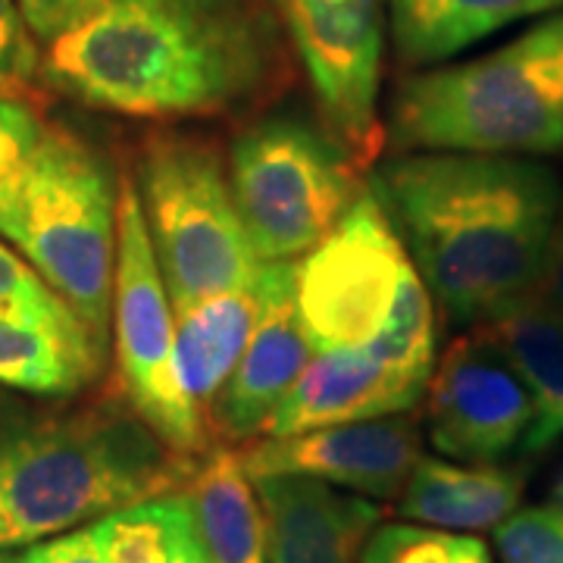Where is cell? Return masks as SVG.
Here are the masks:
<instances>
[{
  "instance_id": "6",
  "label": "cell",
  "mask_w": 563,
  "mask_h": 563,
  "mask_svg": "<svg viewBox=\"0 0 563 563\" xmlns=\"http://www.w3.org/2000/svg\"><path fill=\"white\" fill-rule=\"evenodd\" d=\"M139 198L173 317L242 288L261 261L247 242L220 151L198 135H157L139 161Z\"/></svg>"
},
{
  "instance_id": "15",
  "label": "cell",
  "mask_w": 563,
  "mask_h": 563,
  "mask_svg": "<svg viewBox=\"0 0 563 563\" xmlns=\"http://www.w3.org/2000/svg\"><path fill=\"white\" fill-rule=\"evenodd\" d=\"M426 388L429 385L376 361L366 347L317 351L266 420L263 435H295L339 422L407 413L426 398Z\"/></svg>"
},
{
  "instance_id": "24",
  "label": "cell",
  "mask_w": 563,
  "mask_h": 563,
  "mask_svg": "<svg viewBox=\"0 0 563 563\" xmlns=\"http://www.w3.org/2000/svg\"><path fill=\"white\" fill-rule=\"evenodd\" d=\"M488 548L476 536L439 526L388 523L376 526L363 544L357 563H479Z\"/></svg>"
},
{
  "instance_id": "32",
  "label": "cell",
  "mask_w": 563,
  "mask_h": 563,
  "mask_svg": "<svg viewBox=\"0 0 563 563\" xmlns=\"http://www.w3.org/2000/svg\"><path fill=\"white\" fill-rule=\"evenodd\" d=\"M173 563H207V558H203V551H201V544H198V536H195V542L181 548Z\"/></svg>"
},
{
  "instance_id": "5",
  "label": "cell",
  "mask_w": 563,
  "mask_h": 563,
  "mask_svg": "<svg viewBox=\"0 0 563 563\" xmlns=\"http://www.w3.org/2000/svg\"><path fill=\"white\" fill-rule=\"evenodd\" d=\"M0 239L16 244L41 279L110 351L120 198L101 154L47 122L0 217Z\"/></svg>"
},
{
  "instance_id": "22",
  "label": "cell",
  "mask_w": 563,
  "mask_h": 563,
  "mask_svg": "<svg viewBox=\"0 0 563 563\" xmlns=\"http://www.w3.org/2000/svg\"><path fill=\"white\" fill-rule=\"evenodd\" d=\"M103 563H173L195 542V520L185 492L125 504L88 523Z\"/></svg>"
},
{
  "instance_id": "28",
  "label": "cell",
  "mask_w": 563,
  "mask_h": 563,
  "mask_svg": "<svg viewBox=\"0 0 563 563\" xmlns=\"http://www.w3.org/2000/svg\"><path fill=\"white\" fill-rule=\"evenodd\" d=\"M0 303L22 307V310H60V307H69L47 282L41 279V273L32 263L3 242H0Z\"/></svg>"
},
{
  "instance_id": "30",
  "label": "cell",
  "mask_w": 563,
  "mask_h": 563,
  "mask_svg": "<svg viewBox=\"0 0 563 563\" xmlns=\"http://www.w3.org/2000/svg\"><path fill=\"white\" fill-rule=\"evenodd\" d=\"M103 3L107 0H20V10L35 41L51 44L66 29L91 16Z\"/></svg>"
},
{
  "instance_id": "25",
  "label": "cell",
  "mask_w": 563,
  "mask_h": 563,
  "mask_svg": "<svg viewBox=\"0 0 563 563\" xmlns=\"http://www.w3.org/2000/svg\"><path fill=\"white\" fill-rule=\"evenodd\" d=\"M44 129L47 122L38 103L20 88H0V217L44 139Z\"/></svg>"
},
{
  "instance_id": "1",
  "label": "cell",
  "mask_w": 563,
  "mask_h": 563,
  "mask_svg": "<svg viewBox=\"0 0 563 563\" xmlns=\"http://www.w3.org/2000/svg\"><path fill=\"white\" fill-rule=\"evenodd\" d=\"M282 66L266 0H107L47 44L44 79L135 117H220L269 91Z\"/></svg>"
},
{
  "instance_id": "12",
  "label": "cell",
  "mask_w": 563,
  "mask_h": 563,
  "mask_svg": "<svg viewBox=\"0 0 563 563\" xmlns=\"http://www.w3.org/2000/svg\"><path fill=\"white\" fill-rule=\"evenodd\" d=\"M239 457L251 479L269 473H303L373 501H391L420 463L422 432L417 417L407 410L295 435H266L242 448Z\"/></svg>"
},
{
  "instance_id": "11",
  "label": "cell",
  "mask_w": 563,
  "mask_h": 563,
  "mask_svg": "<svg viewBox=\"0 0 563 563\" xmlns=\"http://www.w3.org/2000/svg\"><path fill=\"white\" fill-rule=\"evenodd\" d=\"M426 395L429 442L454 461L498 463L523 444L536 420L523 376L485 325L448 347Z\"/></svg>"
},
{
  "instance_id": "34",
  "label": "cell",
  "mask_w": 563,
  "mask_h": 563,
  "mask_svg": "<svg viewBox=\"0 0 563 563\" xmlns=\"http://www.w3.org/2000/svg\"><path fill=\"white\" fill-rule=\"evenodd\" d=\"M479 563H492V558H488V561H479Z\"/></svg>"
},
{
  "instance_id": "3",
  "label": "cell",
  "mask_w": 563,
  "mask_h": 563,
  "mask_svg": "<svg viewBox=\"0 0 563 563\" xmlns=\"http://www.w3.org/2000/svg\"><path fill=\"white\" fill-rule=\"evenodd\" d=\"M195 466L141 420L122 391L79 407L0 398V526L10 548L181 492Z\"/></svg>"
},
{
  "instance_id": "2",
  "label": "cell",
  "mask_w": 563,
  "mask_h": 563,
  "mask_svg": "<svg viewBox=\"0 0 563 563\" xmlns=\"http://www.w3.org/2000/svg\"><path fill=\"white\" fill-rule=\"evenodd\" d=\"M432 298L457 325H485L532 295L561 181L510 154L407 151L373 176Z\"/></svg>"
},
{
  "instance_id": "10",
  "label": "cell",
  "mask_w": 563,
  "mask_h": 563,
  "mask_svg": "<svg viewBox=\"0 0 563 563\" xmlns=\"http://www.w3.org/2000/svg\"><path fill=\"white\" fill-rule=\"evenodd\" d=\"M285 29L329 132L361 157H369L383 139L379 88H383L385 0H266Z\"/></svg>"
},
{
  "instance_id": "31",
  "label": "cell",
  "mask_w": 563,
  "mask_h": 563,
  "mask_svg": "<svg viewBox=\"0 0 563 563\" xmlns=\"http://www.w3.org/2000/svg\"><path fill=\"white\" fill-rule=\"evenodd\" d=\"M529 298L563 320V195L554 225H551V239H548V247H544L542 269H539V279H536V288H532Z\"/></svg>"
},
{
  "instance_id": "27",
  "label": "cell",
  "mask_w": 563,
  "mask_h": 563,
  "mask_svg": "<svg viewBox=\"0 0 563 563\" xmlns=\"http://www.w3.org/2000/svg\"><path fill=\"white\" fill-rule=\"evenodd\" d=\"M38 69V47L20 0H0V88H22Z\"/></svg>"
},
{
  "instance_id": "4",
  "label": "cell",
  "mask_w": 563,
  "mask_h": 563,
  "mask_svg": "<svg viewBox=\"0 0 563 563\" xmlns=\"http://www.w3.org/2000/svg\"><path fill=\"white\" fill-rule=\"evenodd\" d=\"M388 129L401 151H563V10L476 60L404 81Z\"/></svg>"
},
{
  "instance_id": "19",
  "label": "cell",
  "mask_w": 563,
  "mask_h": 563,
  "mask_svg": "<svg viewBox=\"0 0 563 563\" xmlns=\"http://www.w3.org/2000/svg\"><path fill=\"white\" fill-rule=\"evenodd\" d=\"M261 313V269L232 291L191 303L176 313V376L185 398L210 422L222 385L242 361ZM213 429V426H210Z\"/></svg>"
},
{
  "instance_id": "7",
  "label": "cell",
  "mask_w": 563,
  "mask_h": 563,
  "mask_svg": "<svg viewBox=\"0 0 563 563\" xmlns=\"http://www.w3.org/2000/svg\"><path fill=\"white\" fill-rule=\"evenodd\" d=\"M229 185L257 261H298L361 195L342 141L298 117H269L229 154Z\"/></svg>"
},
{
  "instance_id": "26",
  "label": "cell",
  "mask_w": 563,
  "mask_h": 563,
  "mask_svg": "<svg viewBox=\"0 0 563 563\" xmlns=\"http://www.w3.org/2000/svg\"><path fill=\"white\" fill-rule=\"evenodd\" d=\"M501 563H563V507H523L495 526Z\"/></svg>"
},
{
  "instance_id": "20",
  "label": "cell",
  "mask_w": 563,
  "mask_h": 563,
  "mask_svg": "<svg viewBox=\"0 0 563 563\" xmlns=\"http://www.w3.org/2000/svg\"><path fill=\"white\" fill-rule=\"evenodd\" d=\"M181 492L207 563H266V517L239 451L213 444Z\"/></svg>"
},
{
  "instance_id": "23",
  "label": "cell",
  "mask_w": 563,
  "mask_h": 563,
  "mask_svg": "<svg viewBox=\"0 0 563 563\" xmlns=\"http://www.w3.org/2000/svg\"><path fill=\"white\" fill-rule=\"evenodd\" d=\"M361 347L385 366L429 385L435 369V298L413 261L404 266L379 332Z\"/></svg>"
},
{
  "instance_id": "8",
  "label": "cell",
  "mask_w": 563,
  "mask_h": 563,
  "mask_svg": "<svg viewBox=\"0 0 563 563\" xmlns=\"http://www.w3.org/2000/svg\"><path fill=\"white\" fill-rule=\"evenodd\" d=\"M113 347L122 398L176 454L201 461L217 435L201 410L185 398L176 376V317L151 247L139 185L129 179L120 188Z\"/></svg>"
},
{
  "instance_id": "13",
  "label": "cell",
  "mask_w": 563,
  "mask_h": 563,
  "mask_svg": "<svg viewBox=\"0 0 563 563\" xmlns=\"http://www.w3.org/2000/svg\"><path fill=\"white\" fill-rule=\"evenodd\" d=\"M298 261L261 263V313L242 361L210 410L217 442L263 435V426L313 357L298 313Z\"/></svg>"
},
{
  "instance_id": "9",
  "label": "cell",
  "mask_w": 563,
  "mask_h": 563,
  "mask_svg": "<svg viewBox=\"0 0 563 563\" xmlns=\"http://www.w3.org/2000/svg\"><path fill=\"white\" fill-rule=\"evenodd\" d=\"M410 254L373 188L298 263V313L313 351L361 347L383 325Z\"/></svg>"
},
{
  "instance_id": "18",
  "label": "cell",
  "mask_w": 563,
  "mask_h": 563,
  "mask_svg": "<svg viewBox=\"0 0 563 563\" xmlns=\"http://www.w3.org/2000/svg\"><path fill=\"white\" fill-rule=\"evenodd\" d=\"M388 32L407 66H439L507 25L563 10V0H385Z\"/></svg>"
},
{
  "instance_id": "21",
  "label": "cell",
  "mask_w": 563,
  "mask_h": 563,
  "mask_svg": "<svg viewBox=\"0 0 563 563\" xmlns=\"http://www.w3.org/2000/svg\"><path fill=\"white\" fill-rule=\"evenodd\" d=\"M485 329L523 376L536 404V420L523 439L526 454H539L563 439V320L523 298Z\"/></svg>"
},
{
  "instance_id": "29",
  "label": "cell",
  "mask_w": 563,
  "mask_h": 563,
  "mask_svg": "<svg viewBox=\"0 0 563 563\" xmlns=\"http://www.w3.org/2000/svg\"><path fill=\"white\" fill-rule=\"evenodd\" d=\"M0 563H103V558L91 539V529L79 526V529H66L38 542L22 544V551L3 554Z\"/></svg>"
},
{
  "instance_id": "14",
  "label": "cell",
  "mask_w": 563,
  "mask_h": 563,
  "mask_svg": "<svg viewBox=\"0 0 563 563\" xmlns=\"http://www.w3.org/2000/svg\"><path fill=\"white\" fill-rule=\"evenodd\" d=\"M266 517V563H357L379 504L303 476L269 473L254 479Z\"/></svg>"
},
{
  "instance_id": "33",
  "label": "cell",
  "mask_w": 563,
  "mask_h": 563,
  "mask_svg": "<svg viewBox=\"0 0 563 563\" xmlns=\"http://www.w3.org/2000/svg\"><path fill=\"white\" fill-rule=\"evenodd\" d=\"M3 551H10V542H7V532H3V526H0V558H3Z\"/></svg>"
},
{
  "instance_id": "17",
  "label": "cell",
  "mask_w": 563,
  "mask_h": 563,
  "mask_svg": "<svg viewBox=\"0 0 563 563\" xmlns=\"http://www.w3.org/2000/svg\"><path fill=\"white\" fill-rule=\"evenodd\" d=\"M523 488L526 476L510 466L420 457L398 495V514L451 532H485L517 510Z\"/></svg>"
},
{
  "instance_id": "16",
  "label": "cell",
  "mask_w": 563,
  "mask_h": 563,
  "mask_svg": "<svg viewBox=\"0 0 563 563\" xmlns=\"http://www.w3.org/2000/svg\"><path fill=\"white\" fill-rule=\"evenodd\" d=\"M107 347L73 307L22 310L0 303V385L35 398H76L98 383Z\"/></svg>"
}]
</instances>
